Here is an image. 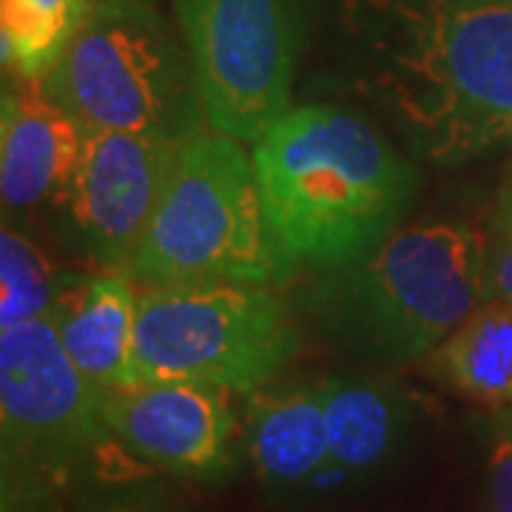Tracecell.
<instances>
[{"label":"cell","instance_id":"7a4b0ae2","mask_svg":"<svg viewBox=\"0 0 512 512\" xmlns=\"http://www.w3.org/2000/svg\"><path fill=\"white\" fill-rule=\"evenodd\" d=\"M265 217L291 262L350 265L373 251L410 200L413 174L359 114L288 109L254 143Z\"/></svg>","mask_w":512,"mask_h":512},{"label":"cell","instance_id":"2e32d148","mask_svg":"<svg viewBox=\"0 0 512 512\" xmlns=\"http://www.w3.org/2000/svg\"><path fill=\"white\" fill-rule=\"evenodd\" d=\"M92 6V0H0L6 72L43 80Z\"/></svg>","mask_w":512,"mask_h":512},{"label":"cell","instance_id":"30bf717a","mask_svg":"<svg viewBox=\"0 0 512 512\" xmlns=\"http://www.w3.org/2000/svg\"><path fill=\"white\" fill-rule=\"evenodd\" d=\"M106 424L134 456L180 476L220 473L234 439L228 390L202 382H148L109 390Z\"/></svg>","mask_w":512,"mask_h":512},{"label":"cell","instance_id":"52a82bcc","mask_svg":"<svg viewBox=\"0 0 512 512\" xmlns=\"http://www.w3.org/2000/svg\"><path fill=\"white\" fill-rule=\"evenodd\" d=\"M0 419L6 495H37L111 436L106 390L74 365L52 316L0 333Z\"/></svg>","mask_w":512,"mask_h":512},{"label":"cell","instance_id":"ac0fdd59","mask_svg":"<svg viewBox=\"0 0 512 512\" xmlns=\"http://www.w3.org/2000/svg\"><path fill=\"white\" fill-rule=\"evenodd\" d=\"M484 299L512 305V225L493 222L484 254Z\"/></svg>","mask_w":512,"mask_h":512},{"label":"cell","instance_id":"8fae6325","mask_svg":"<svg viewBox=\"0 0 512 512\" xmlns=\"http://www.w3.org/2000/svg\"><path fill=\"white\" fill-rule=\"evenodd\" d=\"M83 128L52 103L40 80L15 77L0 114V191L6 217L66 200L83 148Z\"/></svg>","mask_w":512,"mask_h":512},{"label":"cell","instance_id":"44dd1931","mask_svg":"<svg viewBox=\"0 0 512 512\" xmlns=\"http://www.w3.org/2000/svg\"><path fill=\"white\" fill-rule=\"evenodd\" d=\"M498 225H512V165L507 180L501 185V197H498V208H495V220Z\"/></svg>","mask_w":512,"mask_h":512},{"label":"cell","instance_id":"ffe728a7","mask_svg":"<svg viewBox=\"0 0 512 512\" xmlns=\"http://www.w3.org/2000/svg\"><path fill=\"white\" fill-rule=\"evenodd\" d=\"M3 512H52L40 504V495H6Z\"/></svg>","mask_w":512,"mask_h":512},{"label":"cell","instance_id":"4fadbf2b","mask_svg":"<svg viewBox=\"0 0 512 512\" xmlns=\"http://www.w3.org/2000/svg\"><path fill=\"white\" fill-rule=\"evenodd\" d=\"M248 453L259 478L274 487L308 484L325 467H333L319 384L251 393Z\"/></svg>","mask_w":512,"mask_h":512},{"label":"cell","instance_id":"7c38bea8","mask_svg":"<svg viewBox=\"0 0 512 512\" xmlns=\"http://www.w3.org/2000/svg\"><path fill=\"white\" fill-rule=\"evenodd\" d=\"M137 305L140 288L131 271L109 268L66 288L52 313L60 342L74 365L106 393L128 384Z\"/></svg>","mask_w":512,"mask_h":512},{"label":"cell","instance_id":"d6986e66","mask_svg":"<svg viewBox=\"0 0 512 512\" xmlns=\"http://www.w3.org/2000/svg\"><path fill=\"white\" fill-rule=\"evenodd\" d=\"M490 501H493V512H512V436L501 439L493 447Z\"/></svg>","mask_w":512,"mask_h":512},{"label":"cell","instance_id":"9a60e30c","mask_svg":"<svg viewBox=\"0 0 512 512\" xmlns=\"http://www.w3.org/2000/svg\"><path fill=\"white\" fill-rule=\"evenodd\" d=\"M441 376L484 404L512 402V305L484 299L433 350Z\"/></svg>","mask_w":512,"mask_h":512},{"label":"cell","instance_id":"3957f363","mask_svg":"<svg viewBox=\"0 0 512 512\" xmlns=\"http://www.w3.org/2000/svg\"><path fill=\"white\" fill-rule=\"evenodd\" d=\"M288 262L265 217L254 157L211 128L183 137L131 276L143 285H268Z\"/></svg>","mask_w":512,"mask_h":512},{"label":"cell","instance_id":"6da1fadb","mask_svg":"<svg viewBox=\"0 0 512 512\" xmlns=\"http://www.w3.org/2000/svg\"><path fill=\"white\" fill-rule=\"evenodd\" d=\"M359 86L433 163L512 143V0H348Z\"/></svg>","mask_w":512,"mask_h":512},{"label":"cell","instance_id":"5b68a950","mask_svg":"<svg viewBox=\"0 0 512 512\" xmlns=\"http://www.w3.org/2000/svg\"><path fill=\"white\" fill-rule=\"evenodd\" d=\"M293 348L282 302L256 282L143 285L126 387L202 382L256 393Z\"/></svg>","mask_w":512,"mask_h":512},{"label":"cell","instance_id":"5bb4252c","mask_svg":"<svg viewBox=\"0 0 512 512\" xmlns=\"http://www.w3.org/2000/svg\"><path fill=\"white\" fill-rule=\"evenodd\" d=\"M330 439V464L342 473H370L399 447L402 402L382 384L328 379L319 384Z\"/></svg>","mask_w":512,"mask_h":512},{"label":"cell","instance_id":"7402d4cb","mask_svg":"<svg viewBox=\"0 0 512 512\" xmlns=\"http://www.w3.org/2000/svg\"><path fill=\"white\" fill-rule=\"evenodd\" d=\"M109 3H131V0H109Z\"/></svg>","mask_w":512,"mask_h":512},{"label":"cell","instance_id":"e0dca14e","mask_svg":"<svg viewBox=\"0 0 512 512\" xmlns=\"http://www.w3.org/2000/svg\"><path fill=\"white\" fill-rule=\"evenodd\" d=\"M0 285V330L55 313L60 291L52 262L9 222L0 234Z\"/></svg>","mask_w":512,"mask_h":512},{"label":"cell","instance_id":"ba28073f","mask_svg":"<svg viewBox=\"0 0 512 512\" xmlns=\"http://www.w3.org/2000/svg\"><path fill=\"white\" fill-rule=\"evenodd\" d=\"M205 128L256 143L291 109L293 0H174Z\"/></svg>","mask_w":512,"mask_h":512},{"label":"cell","instance_id":"9c48e42d","mask_svg":"<svg viewBox=\"0 0 512 512\" xmlns=\"http://www.w3.org/2000/svg\"><path fill=\"white\" fill-rule=\"evenodd\" d=\"M180 140L134 131H86L66 202L92 248L111 268H128L146 237Z\"/></svg>","mask_w":512,"mask_h":512},{"label":"cell","instance_id":"8992f818","mask_svg":"<svg viewBox=\"0 0 512 512\" xmlns=\"http://www.w3.org/2000/svg\"><path fill=\"white\" fill-rule=\"evenodd\" d=\"M487 239L467 222H416L350 262L342 316L390 359L433 353L484 302Z\"/></svg>","mask_w":512,"mask_h":512},{"label":"cell","instance_id":"277c9868","mask_svg":"<svg viewBox=\"0 0 512 512\" xmlns=\"http://www.w3.org/2000/svg\"><path fill=\"white\" fill-rule=\"evenodd\" d=\"M40 86L83 131L183 140L205 126L183 37L148 0L94 3Z\"/></svg>","mask_w":512,"mask_h":512}]
</instances>
